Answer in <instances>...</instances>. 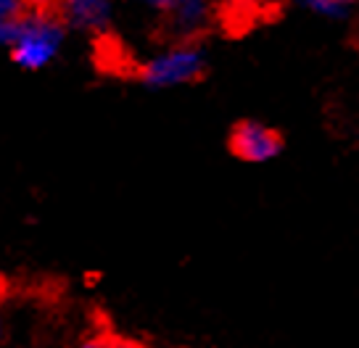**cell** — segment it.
<instances>
[{
	"instance_id": "1",
	"label": "cell",
	"mask_w": 359,
	"mask_h": 348,
	"mask_svg": "<svg viewBox=\"0 0 359 348\" xmlns=\"http://www.w3.org/2000/svg\"><path fill=\"white\" fill-rule=\"evenodd\" d=\"M69 29L53 6H32L16 24L6 53L22 71L37 74L56 64L69 43Z\"/></svg>"
},
{
	"instance_id": "2",
	"label": "cell",
	"mask_w": 359,
	"mask_h": 348,
	"mask_svg": "<svg viewBox=\"0 0 359 348\" xmlns=\"http://www.w3.org/2000/svg\"><path fill=\"white\" fill-rule=\"evenodd\" d=\"M209 71L206 43H158L151 53L140 58L133 77L140 88L154 92L182 90L198 85Z\"/></svg>"
},
{
	"instance_id": "3",
	"label": "cell",
	"mask_w": 359,
	"mask_h": 348,
	"mask_svg": "<svg viewBox=\"0 0 359 348\" xmlns=\"http://www.w3.org/2000/svg\"><path fill=\"white\" fill-rule=\"evenodd\" d=\"M219 19L217 0H175L156 19V32L161 43H203Z\"/></svg>"
},
{
	"instance_id": "4",
	"label": "cell",
	"mask_w": 359,
	"mask_h": 348,
	"mask_svg": "<svg viewBox=\"0 0 359 348\" xmlns=\"http://www.w3.org/2000/svg\"><path fill=\"white\" fill-rule=\"evenodd\" d=\"M285 137L262 119H238L227 130V153L243 164H269L283 156Z\"/></svg>"
},
{
	"instance_id": "5",
	"label": "cell",
	"mask_w": 359,
	"mask_h": 348,
	"mask_svg": "<svg viewBox=\"0 0 359 348\" xmlns=\"http://www.w3.org/2000/svg\"><path fill=\"white\" fill-rule=\"evenodd\" d=\"M122 0H56L53 8L72 34L106 37L116 24Z\"/></svg>"
},
{
	"instance_id": "6",
	"label": "cell",
	"mask_w": 359,
	"mask_h": 348,
	"mask_svg": "<svg viewBox=\"0 0 359 348\" xmlns=\"http://www.w3.org/2000/svg\"><path fill=\"white\" fill-rule=\"evenodd\" d=\"M32 0H0V48L6 50V46L11 43V34L16 29V24L24 19V13L32 8Z\"/></svg>"
},
{
	"instance_id": "7",
	"label": "cell",
	"mask_w": 359,
	"mask_h": 348,
	"mask_svg": "<svg viewBox=\"0 0 359 348\" xmlns=\"http://www.w3.org/2000/svg\"><path fill=\"white\" fill-rule=\"evenodd\" d=\"M296 3L309 16L325 19V22H344L351 13V6H348L346 0H296Z\"/></svg>"
},
{
	"instance_id": "8",
	"label": "cell",
	"mask_w": 359,
	"mask_h": 348,
	"mask_svg": "<svg viewBox=\"0 0 359 348\" xmlns=\"http://www.w3.org/2000/svg\"><path fill=\"white\" fill-rule=\"evenodd\" d=\"M74 348H143L137 346L135 340H127V337H116V335H93L79 340Z\"/></svg>"
},
{
	"instance_id": "9",
	"label": "cell",
	"mask_w": 359,
	"mask_h": 348,
	"mask_svg": "<svg viewBox=\"0 0 359 348\" xmlns=\"http://www.w3.org/2000/svg\"><path fill=\"white\" fill-rule=\"evenodd\" d=\"M233 3L251 13H272L275 8H280L285 0H227L222 6H233Z\"/></svg>"
},
{
	"instance_id": "10",
	"label": "cell",
	"mask_w": 359,
	"mask_h": 348,
	"mask_svg": "<svg viewBox=\"0 0 359 348\" xmlns=\"http://www.w3.org/2000/svg\"><path fill=\"white\" fill-rule=\"evenodd\" d=\"M127 3L135 6L137 11H143V13H148V16L158 19V16H164V11H167L175 0H127Z\"/></svg>"
},
{
	"instance_id": "11",
	"label": "cell",
	"mask_w": 359,
	"mask_h": 348,
	"mask_svg": "<svg viewBox=\"0 0 359 348\" xmlns=\"http://www.w3.org/2000/svg\"><path fill=\"white\" fill-rule=\"evenodd\" d=\"M348 6H351V8H354V6H359V0H346Z\"/></svg>"
},
{
	"instance_id": "12",
	"label": "cell",
	"mask_w": 359,
	"mask_h": 348,
	"mask_svg": "<svg viewBox=\"0 0 359 348\" xmlns=\"http://www.w3.org/2000/svg\"><path fill=\"white\" fill-rule=\"evenodd\" d=\"M0 343H3V322H0Z\"/></svg>"
}]
</instances>
